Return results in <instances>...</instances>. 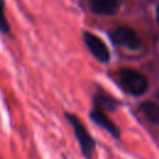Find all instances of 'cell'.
I'll return each mask as SVG.
<instances>
[{
	"label": "cell",
	"instance_id": "cell-1",
	"mask_svg": "<svg viewBox=\"0 0 159 159\" xmlns=\"http://www.w3.org/2000/svg\"><path fill=\"white\" fill-rule=\"evenodd\" d=\"M65 117L68 122V124L72 127L73 129V134L77 139V143L80 145L81 153L86 159H92L94 149H96V142L94 138L89 134L88 129L86 128V125L83 124V122L80 119L78 116H76L75 113H70L66 112Z\"/></svg>",
	"mask_w": 159,
	"mask_h": 159
},
{
	"label": "cell",
	"instance_id": "cell-2",
	"mask_svg": "<svg viewBox=\"0 0 159 159\" xmlns=\"http://www.w3.org/2000/svg\"><path fill=\"white\" fill-rule=\"evenodd\" d=\"M118 81L123 91L132 96H142L148 89L147 77L133 68H122L118 73Z\"/></svg>",
	"mask_w": 159,
	"mask_h": 159
},
{
	"label": "cell",
	"instance_id": "cell-3",
	"mask_svg": "<svg viewBox=\"0 0 159 159\" xmlns=\"http://www.w3.org/2000/svg\"><path fill=\"white\" fill-rule=\"evenodd\" d=\"M111 39L116 45L132 51H137L142 47V39L129 26H119L114 29L111 32Z\"/></svg>",
	"mask_w": 159,
	"mask_h": 159
},
{
	"label": "cell",
	"instance_id": "cell-4",
	"mask_svg": "<svg viewBox=\"0 0 159 159\" xmlns=\"http://www.w3.org/2000/svg\"><path fill=\"white\" fill-rule=\"evenodd\" d=\"M82 37H83V42H84L88 52L97 61H99L102 63H107L109 61V58H111L109 50L101 37H98L97 35H94L89 31H84L82 34Z\"/></svg>",
	"mask_w": 159,
	"mask_h": 159
},
{
	"label": "cell",
	"instance_id": "cell-5",
	"mask_svg": "<svg viewBox=\"0 0 159 159\" xmlns=\"http://www.w3.org/2000/svg\"><path fill=\"white\" fill-rule=\"evenodd\" d=\"M89 118H91V120L94 123V124H97L98 127H101V128H103L104 130H107L112 137H114V138H119V135H120V130H119V128L116 125V123L106 114V112H103V111H101V109H98V108H92L91 111H89Z\"/></svg>",
	"mask_w": 159,
	"mask_h": 159
},
{
	"label": "cell",
	"instance_id": "cell-6",
	"mask_svg": "<svg viewBox=\"0 0 159 159\" xmlns=\"http://www.w3.org/2000/svg\"><path fill=\"white\" fill-rule=\"evenodd\" d=\"M123 0H89V9L97 15H114L119 11Z\"/></svg>",
	"mask_w": 159,
	"mask_h": 159
},
{
	"label": "cell",
	"instance_id": "cell-7",
	"mask_svg": "<svg viewBox=\"0 0 159 159\" xmlns=\"http://www.w3.org/2000/svg\"><path fill=\"white\" fill-rule=\"evenodd\" d=\"M118 103L117 101L111 97L108 93L103 92V91H97V93L93 96V107L98 108L103 112H108V111H114L117 108Z\"/></svg>",
	"mask_w": 159,
	"mask_h": 159
},
{
	"label": "cell",
	"instance_id": "cell-8",
	"mask_svg": "<svg viewBox=\"0 0 159 159\" xmlns=\"http://www.w3.org/2000/svg\"><path fill=\"white\" fill-rule=\"evenodd\" d=\"M140 111L149 122L154 124L159 123V106L158 104L153 102H144L140 104Z\"/></svg>",
	"mask_w": 159,
	"mask_h": 159
},
{
	"label": "cell",
	"instance_id": "cell-9",
	"mask_svg": "<svg viewBox=\"0 0 159 159\" xmlns=\"http://www.w3.org/2000/svg\"><path fill=\"white\" fill-rule=\"evenodd\" d=\"M0 32L2 34H10V24L5 15V2L4 0H0Z\"/></svg>",
	"mask_w": 159,
	"mask_h": 159
},
{
	"label": "cell",
	"instance_id": "cell-10",
	"mask_svg": "<svg viewBox=\"0 0 159 159\" xmlns=\"http://www.w3.org/2000/svg\"><path fill=\"white\" fill-rule=\"evenodd\" d=\"M157 20H158V24H159V5L157 7Z\"/></svg>",
	"mask_w": 159,
	"mask_h": 159
}]
</instances>
